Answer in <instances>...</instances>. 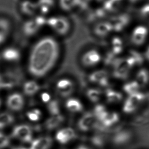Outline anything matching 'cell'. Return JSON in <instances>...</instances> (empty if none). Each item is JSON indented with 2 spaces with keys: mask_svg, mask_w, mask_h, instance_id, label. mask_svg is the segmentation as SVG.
Wrapping results in <instances>:
<instances>
[{
  "mask_svg": "<svg viewBox=\"0 0 149 149\" xmlns=\"http://www.w3.org/2000/svg\"><path fill=\"white\" fill-rule=\"evenodd\" d=\"M63 51L62 44L56 36L47 34L39 37L29 52L27 64L29 73L37 80L48 77L58 66Z\"/></svg>",
  "mask_w": 149,
  "mask_h": 149,
  "instance_id": "cell-1",
  "label": "cell"
},
{
  "mask_svg": "<svg viewBox=\"0 0 149 149\" xmlns=\"http://www.w3.org/2000/svg\"><path fill=\"white\" fill-rule=\"evenodd\" d=\"M104 54L99 49L90 47L81 52L79 56V64L83 69L93 70L103 62Z\"/></svg>",
  "mask_w": 149,
  "mask_h": 149,
  "instance_id": "cell-2",
  "label": "cell"
},
{
  "mask_svg": "<svg viewBox=\"0 0 149 149\" xmlns=\"http://www.w3.org/2000/svg\"><path fill=\"white\" fill-rule=\"evenodd\" d=\"M53 87L54 93L58 97L66 99L74 96L77 90V85L72 77L63 76L56 79Z\"/></svg>",
  "mask_w": 149,
  "mask_h": 149,
  "instance_id": "cell-3",
  "label": "cell"
},
{
  "mask_svg": "<svg viewBox=\"0 0 149 149\" xmlns=\"http://www.w3.org/2000/svg\"><path fill=\"white\" fill-rule=\"evenodd\" d=\"M47 26L54 32L56 37L67 36L72 30L70 21L64 16H52L47 19Z\"/></svg>",
  "mask_w": 149,
  "mask_h": 149,
  "instance_id": "cell-4",
  "label": "cell"
},
{
  "mask_svg": "<svg viewBox=\"0 0 149 149\" xmlns=\"http://www.w3.org/2000/svg\"><path fill=\"white\" fill-rule=\"evenodd\" d=\"M111 76L107 70L103 69H95L88 76V81L92 86L101 89H107L111 85Z\"/></svg>",
  "mask_w": 149,
  "mask_h": 149,
  "instance_id": "cell-5",
  "label": "cell"
},
{
  "mask_svg": "<svg viewBox=\"0 0 149 149\" xmlns=\"http://www.w3.org/2000/svg\"><path fill=\"white\" fill-rule=\"evenodd\" d=\"M77 126L81 131H89L93 129H101V126L92 111L83 113L77 121Z\"/></svg>",
  "mask_w": 149,
  "mask_h": 149,
  "instance_id": "cell-6",
  "label": "cell"
},
{
  "mask_svg": "<svg viewBox=\"0 0 149 149\" xmlns=\"http://www.w3.org/2000/svg\"><path fill=\"white\" fill-rule=\"evenodd\" d=\"M47 18L43 16H36L27 20L23 25V32L28 37H32L37 34L39 31L47 25Z\"/></svg>",
  "mask_w": 149,
  "mask_h": 149,
  "instance_id": "cell-7",
  "label": "cell"
},
{
  "mask_svg": "<svg viewBox=\"0 0 149 149\" xmlns=\"http://www.w3.org/2000/svg\"><path fill=\"white\" fill-rule=\"evenodd\" d=\"M144 98L145 95L140 92L129 95L123 101L122 107L123 113L130 114L135 111Z\"/></svg>",
  "mask_w": 149,
  "mask_h": 149,
  "instance_id": "cell-8",
  "label": "cell"
},
{
  "mask_svg": "<svg viewBox=\"0 0 149 149\" xmlns=\"http://www.w3.org/2000/svg\"><path fill=\"white\" fill-rule=\"evenodd\" d=\"M64 107L68 112L72 114L82 113L85 110V105L83 101L74 96L65 99Z\"/></svg>",
  "mask_w": 149,
  "mask_h": 149,
  "instance_id": "cell-9",
  "label": "cell"
},
{
  "mask_svg": "<svg viewBox=\"0 0 149 149\" xmlns=\"http://www.w3.org/2000/svg\"><path fill=\"white\" fill-rule=\"evenodd\" d=\"M113 32V26L109 20L97 22L92 29L93 35L95 37L99 39L105 38Z\"/></svg>",
  "mask_w": 149,
  "mask_h": 149,
  "instance_id": "cell-10",
  "label": "cell"
},
{
  "mask_svg": "<svg viewBox=\"0 0 149 149\" xmlns=\"http://www.w3.org/2000/svg\"><path fill=\"white\" fill-rule=\"evenodd\" d=\"M32 128L28 125L22 124L17 126L12 132V136L24 143H30L32 140Z\"/></svg>",
  "mask_w": 149,
  "mask_h": 149,
  "instance_id": "cell-11",
  "label": "cell"
},
{
  "mask_svg": "<svg viewBox=\"0 0 149 149\" xmlns=\"http://www.w3.org/2000/svg\"><path fill=\"white\" fill-rule=\"evenodd\" d=\"M103 99L107 104L116 105L123 101L124 95L120 90L109 87L104 90Z\"/></svg>",
  "mask_w": 149,
  "mask_h": 149,
  "instance_id": "cell-12",
  "label": "cell"
},
{
  "mask_svg": "<svg viewBox=\"0 0 149 149\" xmlns=\"http://www.w3.org/2000/svg\"><path fill=\"white\" fill-rule=\"evenodd\" d=\"M130 17L126 14L113 16L109 20L113 26V31L116 33L122 32L129 24Z\"/></svg>",
  "mask_w": 149,
  "mask_h": 149,
  "instance_id": "cell-13",
  "label": "cell"
},
{
  "mask_svg": "<svg viewBox=\"0 0 149 149\" xmlns=\"http://www.w3.org/2000/svg\"><path fill=\"white\" fill-rule=\"evenodd\" d=\"M104 91L98 87L91 86L88 88L85 92V96L89 102L97 104L103 99Z\"/></svg>",
  "mask_w": 149,
  "mask_h": 149,
  "instance_id": "cell-14",
  "label": "cell"
},
{
  "mask_svg": "<svg viewBox=\"0 0 149 149\" xmlns=\"http://www.w3.org/2000/svg\"><path fill=\"white\" fill-rule=\"evenodd\" d=\"M148 31L145 26H143L135 27L131 33L130 39L131 42L136 46L143 45L147 38Z\"/></svg>",
  "mask_w": 149,
  "mask_h": 149,
  "instance_id": "cell-15",
  "label": "cell"
},
{
  "mask_svg": "<svg viewBox=\"0 0 149 149\" xmlns=\"http://www.w3.org/2000/svg\"><path fill=\"white\" fill-rule=\"evenodd\" d=\"M25 104L24 97L19 93H14L9 95L7 100L8 108L13 111H20Z\"/></svg>",
  "mask_w": 149,
  "mask_h": 149,
  "instance_id": "cell-16",
  "label": "cell"
},
{
  "mask_svg": "<svg viewBox=\"0 0 149 149\" xmlns=\"http://www.w3.org/2000/svg\"><path fill=\"white\" fill-rule=\"evenodd\" d=\"M120 120V115L117 111L108 110L101 118L99 122L103 129L109 128L115 125Z\"/></svg>",
  "mask_w": 149,
  "mask_h": 149,
  "instance_id": "cell-17",
  "label": "cell"
},
{
  "mask_svg": "<svg viewBox=\"0 0 149 149\" xmlns=\"http://www.w3.org/2000/svg\"><path fill=\"white\" fill-rule=\"evenodd\" d=\"M77 136L74 129L70 127H67L61 129L56 133V138L57 141L61 144L68 143Z\"/></svg>",
  "mask_w": 149,
  "mask_h": 149,
  "instance_id": "cell-18",
  "label": "cell"
},
{
  "mask_svg": "<svg viewBox=\"0 0 149 149\" xmlns=\"http://www.w3.org/2000/svg\"><path fill=\"white\" fill-rule=\"evenodd\" d=\"M41 85L35 79L26 81L23 86L24 93L29 97L37 95L41 91Z\"/></svg>",
  "mask_w": 149,
  "mask_h": 149,
  "instance_id": "cell-19",
  "label": "cell"
},
{
  "mask_svg": "<svg viewBox=\"0 0 149 149\" xmlns=\"http://www.w3.org/2000/svg\"><path fill=\"white\" fill-rule=\"evenodd\" d=\"M18 79L12 72L1 74L0 89H11L16 86Z\"/></svg>",
  "mask_w": 149,
  "mask_h": 149,
  "instance_id": "cell-20",
  "label": "cell"
},
{
  "mask_svg": "<svg viewBox=\"0 0 149 149\" xmlns=\"http://www.w3.org/2000/svg\"><path fill=\"white\" fill-rule=\"evenodd\" d=\"M65 120L66 118L62 113L56 116H50L45 122V128L49 130L56 129L64 123Z\"/></svg>",
  "mask_w": 149,
  "mask_h": 149,
  "instance_id": "cell-21",
  "label": "cell"
},
{
  "mask_svg": "<svg viewBox=\"0 0 149 149\" xmlns=\"http://www.w3.org/2000/svg\"><path fill=\"white\" fill-rule=\"evenodd\" d=\"M52 144V139L49 136H43L32 142L29 149H49Z\"/></svg>",
  "mask_w": 149,
  "mask_h": 149,
  "instance_id": "cell-22",
  "label": "cell"
},
{
  "mask_svg": "<svg viewBox=\"0 0 149 149\" xmlns=\"http://www.w3.org/2000/svg\"><path fill=\"white\" fill-rule=\"evenodd\" d=\"M110 52L116 56L122 53L124 50V42L122 39L118 36H113L110 40Z\"/></svg>",
  "mask_w": 149,
  "mask_h": 149,
  "instance_id": "cell-23",
  "label": "cell"
},
{
  "mask_svg": "<svg viewBox=\"0 0 149 149\" xmlns=\"http://www.w3.org/2000/svg\"><path fill=\"white\" fill-rule=\"evenodd\" d=\"M19 8L22 14L31 16L35 14L38 9V7L36 4H35L30 1L24 0L21 2Z\"/></svg>",
  "mask_w": 149,
  "mask_h": 149,
  "instance_id": "cell-24",
  "label": "cell"
},
{
  "mask_svg": "<svg viewBox=\"0 0 149 149\" xmlns=\"http://www.w3.org/2000/svg\"><path fill=\"white\" fill-rule=\"evenodd\" d=\"M2 58L8 62H17L20 58V52L17 49L9 47L2 52Z\"/></svg>",
  "mask_w": 149,
  "mask_h": 149,
  "instance_id": "cell-25",
  "label": "cell"
},
{
  "mask_svg": "<svg viewBox=\"0 0 149 149\" xmlns=\"http://www.w3.org/2000/svg\"><path fill=\"white\" fill-rule=\"evenodd\" d=\"M45 107L50 116H56L62 113V105L58 99L56 98L52 99Z\"/></svg>",
  "mask_w": 149,
  "mask_h": 149,
  "instance_id": "cell-26",
  "label": "cell"
},
{
  "mask_svg": "<svg viewBox=\"0 0 149 149\" xmlns=\"http://www.w3.org/2000/svg\"><path fill=\"white\" fill-rule=\"evenodd\" d=\"M9 21L5 18L0 17V45L6 40L10 30Z\"/></svg>",
  "mask_w": 149,
  "mask_h": 149,
  "instance_id": "cell-27",
  "label": "cell"
},
{
  "mask_svg": "<svg viewBox=\"0 0 149 149\" xmlns=\"http://www.w3.org/2000/svg\"><path fill=\"white\" fill-rule=\"evenodd\" d=\"M123 0H107L103 8L108 13H115L120 10Z\"/></svg>",
  "mask_w": 149,
  "mask_h": 149,
  "instance_id": "cell-28",
  "label": "cell"
},
{
  "mask_svg": "<svg viewBox=\"0 0 149 149\" xmlns=\"http://www.w3.org/2000/svg\"><path fill=\"white\" fill-rule=\"evenodd\" d=\"M140 88L139 84L135 80L125 83L122 87V90L124 93L129 96L139 92Z\"/></svg>",
  "mask_w": 149,
  "mask_h": 149,
  "instance_id": "cell-29",
  "label": "cell"
},
{
  "mask_svg": "<svg viewBox=\"0 0 149 149\" xmlns=\"http://www.w3.org/2000/svg\"><path fill=\"white\" fill-rule=\"evenodd\" d=\"M26 117L30 121L33 122H37L40 121L42 118L43 113L38 107H34L27 111L26 113Z\"/></svg>",
  "mask_w": 149,
  "mask_h": 149,
  "instance_id": "cell-30",
  "label": "cell"
},
{
  "mask_svg": "<svg viewBox=\"0 0 149 149\" xmlns=\"http://www.w3.org/2000/svg\"><path fill=\"white\" fill-rule=\"evenodd\" d=\"M149 80V74L146 69H141L137 72L135 81L139 84L140 87L145 86L147 84Z\"/></svg>",
  "mask_w": 149,
  "mask_h": 149,
  "instance_id": "cell-31",
  "label": "cell"
},
{
  "mask_svg": "<svg viewBox=\"0 0 149 149\" xmlns=\"http://www.w3.org/2000/svg\"><path fill=\"white\" fill-rule=\"evenodd\" d=\"M38 9H39L42 14H47L54 5V0H39L37 3Z\"/></svg>",
  "mask_w": 149,
  "mask_h": 149,
  "instance_id": "cell-32",
  "label": "cell"
},
{
  "mask_svg": "<svg viewBox=\"0 0 149 149\" xmlns=\"http://www.w3.org/2000/svg\"><path fill=\"white\" fill-rule=\"evenodd\" d=\"M37 95L39 102L45 106L54 98L52 93L47 90H41Z\"/></svg>",
  "mask_w": 149,
  "mask_h": 149,
  "instance_id": "cell-33",
  "label": "cell"
},
{
  "mask_svg": "<svg viewBox=\"0 0 149 149\" xmlns=\"http://www.w3.org/2000/svg\"><path fill=\"white\" fill-rule=\"evenodd\" d=\"M81 0H60V6L63 10L67 11L72 10Z\"/></svg>",
  "mask_w": 149,
  "mask_h": 149,
  "instance_id": "cell-34",
  "label": "cell"
},
{
  "mask_svg": "<svg viewBox=\"0 0 149 149\" xmlns=\"http://www.w3.org/2000/svg\"><path fill=\"white\" fill-rule=\"evenodd\" d=\"M14 121V117L9 113H0V129L10 125Z\"/></svg>",
  "mask_w": 149,
  "mask_h": 149,
  "instance_id": "cell-35",
  "label": "cell"
},
{
  "mask_svg": "<svg viewBox=\"0 0 149 149\" xmlns=\"http://www.w3.org/2000/svg\"><path fill=\"white\" fill-rule=\"evenodd\" d=\"M108 110L109 109H107V106L100 102L95 105L92 112L99 122L101 118L104 115Z\"/></svg>",
  "mask_w": 149,
  "mask_h": 149,
  "instance_id": "cell-36",
  "label": "cell"
},
{
  "mask_svg": "<svg viewBox=\"0 0 149 149\" xmlns=\"http://www.w3.org/2000/svg\"><path fill=\"white\" fill-rule=\"evenodd\" d=\"M129 55L132 56L135 61L136 66L141 65L143 63V58L141 54L135 50L129 51Z\"/></svg>",
  "mask_w": 149,
  "mask_h": 149,
  "instance_id": "cell-37",
  "label": "cell"
},
{
  "mask_svg": "<svg viewBox=\"0 0 149 149\" xmlns=\"http://www.w3.org/2000/svg\"><path fill=\"white\" fill-rule=\"evenodd\" d=\"M10 143L9 138L0 132V149L7 147Z\"/></svg>",
  "mask_w": 149,
  "mask_h": 149,
  "instance_id": "cell-38",
  "label": "cell"
},
{
  "mask_svg": "<svg viewBox=\"0 0 149 149\" xmlns=\"http://www.w3.org/2000/svg\"><path fill=\"white\" fill-rule=\"evenodd\" d=\"M141 14L144 18L149 19V5L143 6L141 10Z\"/></svg>",
  "mask_w": 149,
  "mask_h": 149,
  "instance_id": "cell-39",
  "label": "cell"
},
{
  "mask_svg": "<svg viewBox=\"0 0 149 149\" xmlns=\"http://www.w3.org/2000/svg\"><path fill=\"white\" fill-rule=\"evenodd\" d=\"M145 56L148 60L149 61V47H148L145 52Z\"/></svg>",
  "mask_w": 149,
  "mask_h": 149,
  "instance_id": "cell-40",
  "label": "cell"
},
{
  "mask_svg": "<svg viewBox=\"0 0 149 149\" xmlns=\"http://www.w3.org/2000/svg\"><path fill=\"white\" fill-rule=\"evenodd\" d=\"M77 149H89L88 148H87L86 147H84V146H81V147H79L78 148H77Z\"/></svg>",
  "mask_w": 149,
  "mask_h": 149,
  "instance_id": "cell-41",
  "label": "cell"
},
{
  "mask_svg": "<svg viewBox=\"0 0 149 149\" xmlns=\"http://www.w3.org/2000/svg\"><path fill=\"white\" fill-rule=\"evenodd\" d=\"M12 149H26V148L24 147H14Z\"/></svg>",
  "mask_w": 149,
  "mask_h": 149,
  "instance_id": "cell-42",
  "label": "cell"
},
{
  "mask_svg": "<svg viewBox=\"0 0 149 149\" xmlns=\"http://www.w3.org/2000/svg\"><path fill=\"white\" fill-rule=\"evenodd\" d=\"M138 1H139V0H129V1L131 2V3H135V2H137Z\"/></svg>",
  "mask_w": 149,
  "mask_h": 149,
  "instance_id": "cell-43",
  "label": "cell"
},
{
  "mask_svg": "<svg viewBox=\"0 0 149 149\" xmlns=\"http://www.w3.org/2000/svg\"><path fill=\"white\" fill-rule=\"evenodd\" d=\"M87 1H97V2H101L102 0H87Z\"/></svg>",
  "mask_w": 149,
  "mask_h": 149,
  "instance_id": "cell-44",
  "label": "cell"
},
{
  "mask_svg": "<svg viewBox=\"0 0 149 149\" xmlns=\"http://www.w3.org/2000/svg\"><path fill=\"white\" fill-rule=\"evenodd\" d=\"M1 73H0V83H1Z\"/></svg>",
  "mask_w": 149,
  "mask_h": 149,
  "instance_id": "cell-45",
  "label": "cell"
},
{
  "mask_svg": "<svg viewBox=\"0 0 149 149\" xmlns=\"http://www.w3.org/2000/svg\"><path fill=\"white\" fill-rule=\"evenodd\" d=\"M1 100L0 99V107H1Z\"/></svg>",
  "mask_w": 149,
  "mask_h": 149,
  "instance_id": "cell-46",
  "label": "cell"
}]
</instances>
